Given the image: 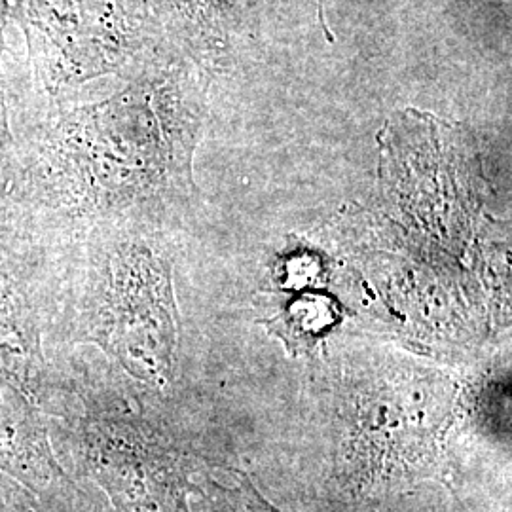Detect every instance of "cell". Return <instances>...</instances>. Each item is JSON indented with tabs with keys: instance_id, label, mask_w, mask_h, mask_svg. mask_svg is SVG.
<instances>
[{
	"instance_id": "obj_4",
	"label": "cell",
	"mask_w": 512,
	"mask_h": 512,
	"mask_svg": "<svg viewBox=\"0 0 512 512\" xmlns=\"http://www.w3.org/2000/svg\"><path fill=\"white\" fill-rule=\"evenodd\" d=\"M50 313V270L44 256L0 219V368L46 414L57 376L44 349Z\"/></svg>"
},
{
	"instance_id": "obj_7",
	"label": "cell",
	"mask_w": 512,
	"mask_h": 512,
	"mask_svg": "<svg viewBox=\"0 0 512 512\" xmlns=\"http://www.w3.org/2000/svg\"><path fill=\"white\" fill-rule=\"evenodd\" d=\"M274 281L281 293H300L313 289H327L329 266L311 251H291L281 256L274 268Z\"/></svg>"
},
{
	"instance_id": "obj_6",
	"label": "cell",
	"mask_w": 512,
	"mask_h": 512,
	"mask_svg": "<svg viewBox=\"0 0 512 512\" xmlns=\"http://www.w3.org/2000/svg\"><path fill=\"white\" fill-rule=\"evenodd\" d=\"M287 294L274 315L264 319V325L294 357L310 355L323 348V342L342 325L344 310L327 289Z\"/></svg>"
},
{
	"instance_id": "obj_2",
	"label": "cell",
	"mask_w": 512,
	"mask_h": 512,
	"mask_svg": "<svg viewBox=\"0 0 512 512\" xmlns=\"http://www.w3.org/2000/svg\"><path fill=\"white\" fill-rule=\"evenodd\" d=\"M48 418L55 452L76 459L114 512H228L226 482L167 414L71 351Z\"/></svg>"
},
{
	"instance_id": "obj_3",
	"label": "cell",
	"mask_w": 512,
	"mask_h": 512,
	"mask_svg": "<svg viewBox=\"0 0 512 512\" xmlns=\"http://www.w3.org/2000/svg\"><path fill=\"white\" fill-rule=\"evenodd\" d=\"M334 480L353 501H376L421 482L452 486L450 437L461 385L435 366L378 357L348 366L334 391Z\"/></svg>"
},
{
	"instance_id": "obj_1",
	"label": "cell",
	"mask_w": 512,
	"mask_h": 512,
	"mask_svg": "<svg viewBox=\"0 0 512 512\" xmlns=\"http://www.w3.org/2000/svg\"><path fill=\"white\" fill-rule=\"evenodd\" d=\"M80 348L97 349L114 380L164 404L179 382L183 351L175 264L164 239L109 226L55 258L46 357Z\"/></svg>"
},
{
	"instance_id": "obj_8",
	"label": "cell",
	"mask_w": 512,
	"mask_h": 512,
	"mask_svg": "<svg viewBox=\"0 0 512 512\" xmlns=\"http://www.w3.org/2000/svg\"><path fill=\"white\" fill-rule=\"evenodd\" d=\"M226 482V505L228 512H285L264 494L258 492L255 482L238 469L228 471Z\"/></svg>"
},
{
	"instance_id": "obj_5",
	"label": "cell",
	"mask_w": 512,
	"mask_h": 512,
	"mask_svg": "<svg viewBox=\"0 0 512 512\" xmlns=\"http://www.w3.org/2000/svg\"><path fill=\"white\" fill-rule=\"evenodd\" d=\"M0 473L16 480L44 503L78 494L61 465L46 414L0 368Z\"/></svg>"
}]
</instances>
